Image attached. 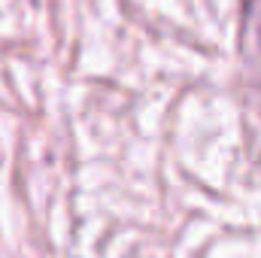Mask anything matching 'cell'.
Returning <instances> with one entry per match:
<instances>
[{
    "instance_id": "obj_1",
    "label": "cell",
    "mask_w": 261,
    "mask_h": 258,
    "mask_svg": "<svg viewBox=\"0 0 261 258\" xmlns=\"http://www.w3.org/2000/svg\"><path fill=\"white\" fill-rule=\"evenodd\" d=\"M246 18H249V28L255 31L258 46H261V0H249L246 3Z\"/></svg>"
}]
</instances>
